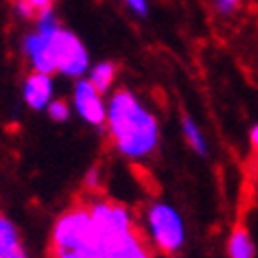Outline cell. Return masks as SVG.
Listing matches in <instances>:
<instances>
[{
	"label": "cell",
	"instance_id": "obj_17",
	"mask_svg": "<svg viewBox=\"0 0 258 258\" xmlns=\"http://www.w3.org/2000/svg\"><path fill=\"white\" fill-rule=\"evenodd\" d=\"M127 3L138 16H147V0H127Z\"/></svg>",
	"mask_w": 258,
	"mask_h": 258
},
{
	"label": "cell",
	"instance_id": "obj_3",
	"mask_svg": "<svg viewBox=\"0 0 258 258\" xmlns=\"http://www.w3.org/2000/svg\"><path fill=\"white\" fill-rule=\"evenodd\" d=\"M37 33H42L48 42L50 50V59H53L55 70L68 75V77H79L83 75V70L88 68V53L83 48V44L77 40V35H73L70 31H63L57 24L53 11L40 16L37 22Z\"/></svg>",
	"mask_w": 258,
	"mask_h": 258
},
{
	"label": "cell",
	"instance_id": "obj_10",
	"mask_svg": "<svg viewBox=\"0 0 258 258\" xmlns=\"http://www.w3.org/2000/svg\"><path fill=\"white\" fill-rule=\"evenodd\" d=\"M114 77H116V63L103 61V63H99V66L92 68V73H90V83L103 94L114 83Z\"/></svg>",
	"mask_w": 258,
	"mask_h": 258
},
{
	"label": "cell",
	"instance_id": "obj_11",
	"mask_svg": "<svg viewBox=\"0 0 258 258\" xmlns=\"http://www.w3.org/2000/svg\"><path fill=\"white\" fill-rule=\"evenodd\" d=\"M182 129H184V136H186V140H188V145L199 153V156H206V153H208L206 138L202 136V132L197 129V125L192 122V118H190L188 114L182 116Z\"/></svg>",
	"mask_w": 258,
	"mask_h": 258
},
{
	"label": "cell",
	"instance_id": "obj_8",
	"mask_svg": "<svg viewBox=\"0 0 258 258\" xmlns=\"http://www.w3.org/2000/svg\"><path fill=\"white\" fill-rule=\"evenodd\" d=\"M53 86H50V75L46 73H31L24 81V101L33 109H42L50 99Z\"/></svg>",
	"mask_w": 258,
	"mask_h": 258
},
{
	"label": "cell",
	"instance_id": "obj_12",
	"mask_svg": "<svg viewBox=\"0 0 258 258\" xmlns=\"http://www.w3.org/2000/svg\"><path fill=\"white\" fill-rule=\"evenodd\" d=\"M16 247H20V236H18L16 225L11 223L7 217L0 215V254L11 251Z\"/></svg>",
	"mask_w": 258,
	"mask_h": 258
},
{
	"label": "cell",
	"instance_id": "obj_7",
	"mask_svg": "<svg viewBox=\"0 0 258 258\" xmlns=\"http://www.w3.org/2000/svg\"><path fill=\"white\" fill-rule=\"evenodd\" d=\"M75 103H77L79 114L88 122H92V125H103V122H105L107 112H105V105H103V101H101V92L90 83V79L77 83Z\"/></svg>",
	"mask_w": 258,
	"mask_h": 258
},
{
	"label": "cell",
	"instance_id": "obj_18",
	"mask_svg": "<svg viewBox=\"0 0 258 258\" xmlns=\"http://www.w3.org/2000/svg\"><path fill=\"white\" fill-rule=\"evenodd\" d=\"M0 258H27V254H24V249H22V245H20V247H16V249H11V251H5V254H0Z\"/></svg>",
	"mask_w": 258,
	"mask_h": 258
},
{
	"label": "cell",
	"instance_id": "obj_2",
	"mask_svg": "<svg viewBox=\"0 0 258 258\" xmlns=\"http://www.w3.org/2000/svg\"><path fill=\"white\" fill-rule=\"evenodd\" d=\"M50 258H103V245L88 204H75L57 219L50 236Z\"/></svg>",
	"mask_w": 258,
	"mask_h": 258
},
{
	"label": "cell",
	"instance_id": "obj_14",
	"mask_svg": "<svg viewBox=\"0 0 258 258\" xmlns=\"http://www.w3.org/2000/svg\"><path fill=\"white\" fill-rule=\"evenodd\" d=\"M24 3L31 5L37 16H42V14H46V11L53 9V3H55V0H24Z\"/></svg>",
	"mask_w": 258,
	"mask_h": 258
},
{
	"label": "cell",
	"instance_id": "obj_15",
	"mask_svg": "<svg viewBox=\"0 0 258 258\" xmlns=\"http://www.w3.org/2000/svg\"><path fill=\"white\" fill-rule=\"evenodd\" d=\"M86 188L90 192H96V188H99V171L92 169L88 173V177H86Z\"/></svg>",
	"mask_w": 258,
	"mask_h": 258
},
{
	"label": "cell",
	"instance_id": "obj_16",
	"mask_svg": "<svg viewBox=\"0 0 258 258\" xmlns=\"http://www.w3.org/2000/svg\"><path fill=\"white\" fill-rule=\"evenodd\" d=\"M215 3H217V9L221 11V14H230V11L236 9L238 0H215Z\"/></svg>",
	"mask_w": 258,
	"mask_h": 258
},
{
	"label": "cell",
	"instance_id": "obj_20",
	"mask_svg": "<svg viewBox=\"0 0 258 258\" xmlns=\"http://www.w3.org/2000/svg\"><path fill=\"white\" fill-rule=\"evenodd\" d=\"M254 160H256V164H258V151H254Z\"/></svg>",
	"mask_w": 258,
	"mask_h": 258
},
{
	"label": "cell",
	"instance_id": "obj_13",
	"mask_svg": "<svg viewBox=\"0 0 258 258\" xmlns=\"http://www.w3.org/2000/svg\"><path fill=\"white\" fill-rule=\"evenodd\" d=\"M48 116L53 120L57 122H61V120H66L68 118V105H66V101H53L48 105Z\"/></svg>",
	"mask_w": 258,
	"mask_h": 258
},
{
	"label": "cell",
	"instance_id": "obj_6",
	"mask_svg": "<svg viewBox=\"0 0 258 258\" xmlns=\"http://www.w3.org/2000/svg\"><path fill=\"white\" fill-rule=\"evenodd\" d=\"M101 245L105 258H153V249L140 228L118 238H112V241H101Z\"/></svg>",
	"mask_w": 258,
	"mask_h": 258
},
{
	"label": "cell",
	"instance_id": "obj_1",
	"mask_svg": "<svg viewBox=\"0 0 258 258\" xmlns=\"http://www.w3.org/2000/svg\"><path fill=\"white\" fill-rule=\"evenodd\" d=\"M107 125L114 145L127 158H143L158 147V122L129 90L120 88L112 96Z\"/></svg>",
	"mask_w": 258,
	"mask_h": 258
},
{
	"label": "cell",
	"instance_id": "obj_19",
	"mask_svg": "<svg viewBox=\"0 0 258 258\" xmlns=\"http://www.w3.org/2000/svg\"><path fill=\"white\" fill-rule=\"evenodd\" d=\"M251 147H254V151H258V125L251 129Z\"/></svg>",
	"mask_w": 258,
	"mask_h": 258
},
{
	"label": "cell",
	"instance_id": "obj_9",
	"mask_svg": "<svg viewBox=\"0 0 258 258\" xmlns=\"http://www.w3.org/2000/svg\"><path fill=\"white\" fill-rule=\"evenodd\" d=\"M230 258H254V243L245 223H236L230 236Z\"/></svg>",
	"mask_w": 258,
	"mask_h": 258
},
{
	"label": "cell",
	"instance_id": "obj_4",
	"mask_svg": "<svg viewBox=\"0 0 258 258\" xmlns=\"http://www.w3.org/2000/svg\"><path fill=\"white\" fill-rule=\"evenodd\" d=\"M88 206H90V212H92V219H94L96 230H99L101 241H112V238H118L138 228L129 208H125L118 202H112V199H94Z\"/></svg>",
	"mask_w": 258,
	"mask_h": 258
},
{
	"label": "cell",
	"instance_id": "obj_5",
	"mask_svg": "<svg viewBox=\"0 0 258 258\" xmlns=\"http://www.w3.org/2000/svg\"><path fill=\"white\" fill-rule=\"evenodd\" d=\"M149 228L153 241L164 254H175L184 243V228L177 212L166 204H153L149 208Z\"/></svg>",
	"mask_w": 258,
	"mask_h": 258
}]
</instances>
